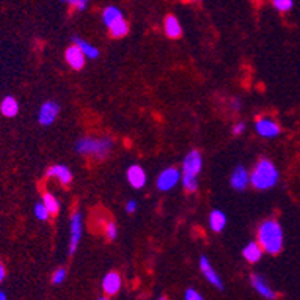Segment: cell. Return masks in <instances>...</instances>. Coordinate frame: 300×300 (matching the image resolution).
I'll list each match as a JSON object with an SVG mask.
<instances>
[{"instance_id": "d590c367", "label": "cell", "mask_w": 300, "mask_h": 300, "mask_svg": "<svg viewBox=\"0 0 300 300\" xmlns=\"http://www.w3.org/2000/svg\"><path fill=\"white\" fill-rule=\"evenodd\" d=\"M99 300H108V299H107V297H101V299H99Z\"/></svg>"}, {"instance_id": "5bb4252c", "label": "cell", "mask_w": 300, "mask_h": 300, "mask_svg": "<svg viewBox=\"0 0 300 300\" xmlns=\"http://www.w3.org/2000/svg\"><path fill=\"white\" fill-rule=\"evenodd\" d=\"M251 284H252V287L255 288V291H257L258 294L263 296L264 299L273 300L276 297L275 290L267 284V281L261 275H257V273L251 275Z\"/></svg>"}, {"instance_id": "52a82bcc", "label": "cell", "mask_w": 300, "mask_h": 300, "mask_svg": "<svg viewBox=\"0 0 300 300\" xmlns=\"http://www.w3.org/2000/svg\"><path fill=\"white\" fill-rule=\"evenodd\" d=\"M60 113V107L57 102L54 101H47L44 102L39 108V114H38V120L42 126H50L54 123V120L57 119Z\"/></svg>"}, {"instance_id": "4dcf8cb0", "label": "cell", "mask_w": 300, "mask_h": 300, "mask_svg": "<svg viewBox=\"0 0 300 300\" xmlns=\"http://www.w3.org/2000/svg\"><path fill=\"white\" fill-rule=\"evenodd\" d=\"M87 5H89V0H75L72 6H75L78 11H84L87 8Z\"/></svg>"}, {"instance_id": "e0dca14e", "label": "cell", "mask_w": 300, "mask_h": 300, "mask_svg": "<svg viewBox=\"0 0 300 300\" xmlns=\"http://www.w3.org/2000/svg\"><path fill=\"white\" fill-rule=\"evenodd\" d=\"M263 252L264 251H263V248L260 246L258 242H251V243H248L243 248L242 255L248 263H258L261 260V257H263Z\"/></svg>"}, {"instance_id": "484cf974", "label": "cell", "mask_w": 300, "mask_h": 300, "mask_svg": "<svg viewBox=\"0 0 300 300\" xmlns=\"http://www.w3.org/2000/svg\"><path fill=\"white\" fill-rule=\"evenodd\" d=\"M117 233H119V228L114 222H107L105 224V236H107L108 240H116Z\"/></svg>"}, {"instance_id": "7402d4cb", "label": "cell", "mask_w": 300, "mask_h": 300, "mask_svg": "<svg viewBox=\"0 0 300 300\" xmlns=\"http://www.w3.org/2000/svg\"><path fill=\"white\" fill-rule=\"evenodd\" d=\"M108 30H110V35H111L113 38L120 39V38H125V36L128 35L129 24L126 23L125 18H122V20L116 21L114 24H111V26L108 27Z\"/></svg>"}, {"instance_id": "f546056e", "label": "cell", "mask_w": 300, "mask_h": 300, "mask_svg": "<svg viewBox=\"0 0 300 300\" xmlns=\"http://www.w3.org/2000/svg\"><path fill=\"white\" fill-rule=\"evenodd\" d=\"M137 207H138V203L135 200H129L128 203L125 204V209H126L128 213H134L137 210Z\"/></svg>"}, {"instance_id": "ba28073f", "label": "cell", "mask_w": 300, "mask_h": 300, "mask_svg": "<svg viewBox=\"0 0 300 300\" xmlns=\"http://www.w3.org/2000/svg\"><path fill=\"white\" fill-rule=\"evenodd\" d=\"M255 131L258 135L264 137V138H275L281 134L279 125L269 117H260L255 120Z\"/></svg>"}, {"instance_id": "8fae6325", "label": "cell", "mask_w": 300, "mask_h": 300, "mask_svg": "<svg viewBox=\"0 0 300 300\" xmlns=\"http://www.w3.org/2000/svg\"><path fill=\"white\" fill-rule=\"evenodd\" d=\"M198 266H200V270H201L203 276L207 279V282H209V284H212V285L216 287L218 290H224L222 279H221V276L216 273V270L213 269V266L210 264V261L207 260V257H204V255H203V257L200 258Z\"/></svg>"}, {"instance_id": "4fadbf2b", "label": "cell", "mask_w": 300, "mask_h": 300, "mask_svg": "<svg viewBox=\"0 0 300 300\" xmlns=\"http://www.w3.org/2000/svg\"><path fill=\"white\" fill-rule=\"evenodd\" d=\"M126 179H128L129 185L134 188V189H141L146 186V182H147V176L143 167L134 164L131 165L126 172Z\"/></svg>"}, {"instance_id": "1f68e13d", "label": "cell", "mask_w": 300, "mask_h": 300, "mask_svg": "<svg viewBox=\"0 0 300 300\" xmlns=\"http://www.w3.org/2000/svg\"><path fill=\"white\" fill-rule=\"evenodd\" d=\"M5 275H6V272H5V267H3V266L0 264V282H2L3 279H5Z\"/></svg>"}, {"instance_id": "3957f363", "label": "cell", "mask_w": 300, "mask_h": 300, "mask_svg": "<svg viewBox=\"0 0 300 300\" xmlns=\"http://www.w3.org/2000/svg\"><path fill=\"white\" fill-rule=\"evenodd\" d=\"M279 182V172L276 165L267 159L261 158L251 172V185L258 191H267L276 186Z\"/></svg>"}, {"instance_id": "74e56055", "label": "cell", "mask_w": 300, "mask_h": 300, "mask_svg": "<svg viewBox=\"0 0 300 300\" xmlns=\"http://www.w3.org/2000/svg\"><path fill=\"white\" fill-rule=\"evenodd\" d=\"M189 2H200V0H189Z\"/></svg>"}, {"instance_id": "9c48e42d", "label": "cell", "mask_w": 300, "mask_h": 300, "mask_svg": "<svg viewBox=\"0 0 300 300\" xmlns=\"http://www.w3.org/2000/svg\"><path fill=\"white\" fill-rule=\"evenodd\" d=\"M251 183V173H248V170L243 165H237L230 177V185L233 189L236 191H243L248 188V185Z\"/></svg>"}, {"instance_id": "e575fe53", "label": "cell", "mask_w": 300, "mask_h": 300, "mask_svg": "<svg viewBox=\"0 0 300 300\" xmlns=\"http://www.w3.org/2000/svg\"><path fill=\"white\" fill-rule=\"evenodd\" d=\"M0 300H6V296H5V293H2V291H0Z\"/></svg>"}, {"instance_id": "d4e9b609", "label": "cell", "mask_w": 300, "mask_h": 300, "mask_svg": "<svg viewBox=\"0 0 300 300\" xmlns=\"http://www.w3.org/2000/svg\"><path fill=\"white\" fill-rule=\"evenodd\" d=\"M35 216H36L39 221H48V218L51 216V213L48 212V209L45 207L44 203H36V204H35Z\"/></svg>"}, {"instance_id": "836d02e7", "label": "cell", "mask_w": 300, "mask_h": 300, "mask_svg": "<svg viewBox=\"0 0 300 300\" xmlns=\"http://www.w3.org/2000/svg\"><path fill=\"white\" fill-rule=\"evenodd\" d=\"M62 2H65V3H69V5H74V2H75V0H62Z\"/></svg>"}, {"instance_id": "603a6c76", "label": "cell", "mask_w": 300, "mask_h": 300, "mask_svg": "<svg viewBox=\"0 0 300 300\" xmlns=\"http://www.w3.org/2000/svg\"><path fill=\"white\" fill-rule=\"evenodd\" d=\"M42 203L45 204V207L48 209V212L51 215H57L60 212V203H59V200L53 194L45 192L42 195Z\"/></svg>"}, {"instance_id": "8992f818", "label": "cell", "mask_w": 300, "mask_h": 300, "mask_svg": "<svg viewBox=\"0 0 300 300\" xmlns=\"http://www.w3.org/2000/svg\"><path fill=\"white\" fill-rule=\"evenodd\" d=\"M180 179H182V172H179L174 167H168L164 172H161V174L158 176L156 186H158L159 191L168 192V191H172L173 188L179 183Z\"/></svg>"}, {"instance_id": "30bf717a", "label": "cell", "mask_w": 300, "mask_h": 300, "mask_svg": "<svg viewBox=\"0 0 300 300\" xmlns=\"http://www.w3.org/2000/svg\"><path fill=\"white\" fill-rule=\"evenodd\" d=\"M65 59H66L68 65H69L72 69H75V71L83 69L84 65H86V56H84V53L80 50V47L75 45V44L66 48V51H65Z\"/></svg>"}, {"instance_id": "ffe728a7", "label": "cell", "mask_w": 300, "mask_h": 300, "mask_svg": "<svg viewBox=\"0 0 300 300\" xmlns=\"http://www.w3.org/2000/svg\"><path fill=\"white\" fill-rule=\"evenodd\" d=\"M18 110H20V107H18V102H17L15 98L6 96V98L2 101L0 111H2L3 116H6V117H14V116H17Z\"/></svg>"}, {"instance_id": "ac0fdd59", "label": "cell", "mask_w": 300, "mask_h": 300, "mask_svg": "<svg viewBox=\"0 0 300 300\" xmlns=\"http://www.w3.org/2000/svg\"><path fill=\"white\" fill-rule=\"evenodd\" d=\"M122 18H125L123 12L117 6H113V5L111 6H107L104 9V12H102V21H104V24L107 27H110L111 24H114L116 21H119Z\"/></svg>"}, {"instance_id": "2e32d148", "label": "cell", "mask_w": 300, "mask_h": 300, "mask_svg": "<svg viewBox=\"0 0 300 300\" xmlns=\"http://www.w3.org/2000/svg\"><path fill=\"white\" fill-rule=\"evenodd\" d=\"M164 32L172 39H177V38L182 36V24H180L177 17L168 15L165 18V21H164Z\"/></svg>"}, {"instance_id": "9a60e30c", "label": "cell", "mask_w": 300, "mask_h": 300, "mask_svg": "<svg viewBox=\"0 0 300 300\" xmlns=\"http://www.w3.org/2000/svg\"><path fill=\"white\" fill-rule=\"evenodd\" d=\"M47 176L48 177H53V179H57L62 185L68 186L71 182H72V173L68 167L62 165V164H56V165H51L48 170H47Z\"/></svg>"}, {"instance_id": "8d00e7d4", "label": "cell", "mask_w": 300, "mask_h": 300, "mask_svg": "<svg viewBox=\"0 0 300 300\" xmlns=\"http://www.w3.org/2000/svg\"><path fill=\"white\" fill-rule=\"evenodd\" d=\"M158 300H167L165 297H161V299H158Z\"/></svg>"}, {"instance_id": "f1b7e54d", "label": "cell", "mask_w": 300, "mask_h": 300, "mask_svg": "<svg viewBox=\"0 0 300 300\" xmlns=\"http://www.w3.org/2000/svg\"><path fill=\"white\" fill-rule=\"evenodd\" d=\"M245 123L243 122H239V123H236L234 126H233V135H242L243 132H245Z\"/></svg>"}, {"instance_id": "7c38bea8", "label": "cell", "mask_w": 300, "mask_h": 300, "mask_svg": "<svg viewBox=\"0 0 300 300\" xmlns=\"http://www.w3.org/2000/svg\"><path fill=\"white\" fill-rule=\"evenodd\" d=\"M122 288V278L117 272H108L102 279V290L108 296H114Z\"/></svg>"}, {"instance_id": "7a4b0ae2", "label": "cell", "mask_w": 300, "mask_h": 300, "mask_svg": "<svg viewBox=\"0 0 300 300\" xmlns=\"http://www.w3.org/2000/svg\"><path fill=\"white\" fill-rule=\"evenodd\" d=\"M114 147V141L110 137H83L75 143V152L78 155L95 158L98 161L105 159Z\"/></svg>"}, {"instance_id": "277c9868", "label": "cell", "mask_w": 300, "mask_h": 300, "mask_svg": "<svg viewBox=\"0 0 300 300\" xmlns=\"http://www.w3.org/2000/svg\"><path fill=\"white\" fill-rule=\"evenodd\" d=\"M203 170V156L198 150H191L182 165V183L186 192H195L198 189V174Z\"/></svg>"}, {"instance_id": "5b68a950", "label": "cell", "mask_w": 300, "mask_h": 300, "mask_svg": "<svg viewBox=\"0 0 300 300\" xmlns=\"http://www.w3.org/2000/svg\"><path fill=\"white\" fill-rule=\"evenodd\" d=\"M69 233V255H74L83 237V215L80 212H74L71 216Z\"/></svg>"}, {"instance_id": "4316f807", "label": "cell", "mask_w": 300, "mask_h": 300, "mask_svg": "<svg viewBox=\"0 0 300 300\" xmlns=\"http://www.w3.org/2000/svg\"><path fill=\"white\" fill-rule=\"evenodd\" d=\"M65 278H66V269L60 267V269H57V270L53 273L51 282H53L54 285H59V284H62V282L65 281Z\"/></svg>"}, {"instance_id": "83f0119b", "label": "cell", "mask_w": 300, "mask_h": 300, "mask_svg": "<svg viewBox=\"0 0 300 300\" xmlns=\"http://www.w3.org/2000/svg\"><path fill=\"white\" fill-rule=\"evenodd\" d=\"M185 300H204L203 296L195 288H188L185 291Z\"/></svg>"}, {"instance_id": "6da1fadb", "label": "cell", "mask_w": 300, "mask_h": 300, "mask_svg": "<svg viewBox=\"0 0 300 300\" xmlns=\"http://www.w3.org/2000/svg\"><path fill=\"white\" fill-rule=\"evenodd\" d=\"M257 242L269 255H278L284 248V231L278 221L266 219L257 230Z\"/></svg>"}, {"instance_id": "cb8c5ba5", "label": "cell", "mask_w": 300, "mask_h": 300, "mask_svg": "<svg viewBox=\"0 0 300 300\" xmlns=\"http://www.w3.org/2000/svg\"><path fill=\"white\" fill-rule=\"evenodd\" d=\"M272 3H273V8L276 11L282 12V14L291 11L293 6H294V2L293 0H272Z\"/></svg>"}, {"instance_id": "d6986e66", "label": "cell", "mask_w": 300, "mask_h": 300, "mask_svg": "<svg viewBox=\"0 0 300 300\" xmlns=\"http://www.w3.org/2000/svg\"><path fill=\"white\" fill-rule=\"evenodd\" d=\"M209 225L213 233H221L227 225V215L218 209L212 210V213L209 216Z\"/></svg>"}, {"instance_id": "d6a6232c", "label": "cell", "mask_w": 300, "mask_h": 300, "mask_svg": "<svg viewBox=\"0 0 300 300\" xmlns=\"http://www.w3.org/2000/svg\"><path fill=\"white\" fill-rule=\"evenodd\" d=\"M233 108H240V102L234 99V101H233Z\"/></svg>"}, {"instance_id": "44dd1931", "label": "cell", "mask_w": 300, "mask_h": 300, "mask_svg": "<svg viewBox=\"0 0 300 300\" xmlns=\"http://www.w3.org/2000/svg\"><path fill=\"white\" fill-rule=\"evenodd\" d=\"M72 42L80 47V50L84 53V56H86V57H89V59H98V56H99V50H98L95 45L89 44L87 41H84L83 38H78V36H74V38H72Z\"/></svg>"}]
</instances>
